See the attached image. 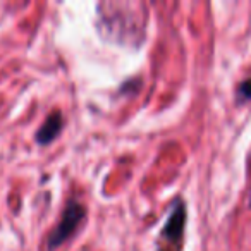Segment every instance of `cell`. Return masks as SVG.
Instances as JSON below:
<instances>
[{
    "label": "cell",
    "instance_id": "1",
    "mask_svg": "<svg viewBox=\"0 0 251 251\" xmlns=\"http://www.w3.org/2000/svg\"><path fill=\"white\" fill-rule=\"evenodd\" d=\"M86 217V208H84L81 203L71 200L66 205L62 212V217H60L59 224L53 227V230L50 232L49 239H47V246L49 250H57L60 244H64L74 232L76 229L81 226V222Z\"/></svg>",
    "mask_w": 251,
    "mask_h": 251
},
{
    "label": "cell",
    "instance_id": "2",
    "mask_svg": "<svg viewBox=\"0 0 251 251\" xmlns=\"http://www.w3.org/2000/svg\"><path fill=\"white\" fill-rule=\"evenodd\" d=\"M184 226H186V206L182 203H177L172 210V213L169 215L167 222H165L164 229L160 232L162 243H165L164 250H176L181 251V243H182V234H184Z\"/></svg>",
    "mask_w": 251,
    "mask_h": 251
},
{
    "label": "cell",
    "instance_id": "3",
    "mask_svg": "<svg viewBox=\"0 0 251 251\" xmlns=\"http://www.w3.org/2000/svg\"><path fill=\"white\" fill-rule=\"evenodd\" d=\"M64 127V115L62 112L59 110H53L49 117L45 119V122L42 124L38 131H36L35 138H36V143L38 145H50L59 133L62 131Z\"/></svg>",
    "mask_w": 251,
    "mask_h": 251
},
{
    "label": "cell",
    "instance_id": "4",
    "mask_svg": "<svg viewBox=\"0 0 251 251\" xmlns=\"http://www.w3.org/2000/svg\"><path fill=\"white\" fill-rule=\"evenodd\" d=\"M237 100L248 101L251 100V79H244L237 88Z\"/></svg>",
    "mask_w": 251,
    "mask_h": 251
},
{
    "label": "cell",
    "instance_id": "5",
    "mask_svg": "<svg viewBox=\"0 0 251 251\" xmlns=\"http://www.w3.org/2000/svg\"><path fill=\"white\" fill-rule=\"evenodd\" d=\"M250 205H251V200H250Z\"/></svg>",
    "mask_w": 251,
    "mask_h": 251
}]
</instances>
